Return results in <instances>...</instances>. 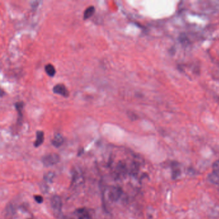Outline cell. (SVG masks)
<instances>
[{"mask_svg": "<svg viewBox=\"0 0 219 219\" xmlns=\"http://www.w3.org/2000/svg\"><path fill=\"white\" fill-rule=\"evenodd\" d=\"M51 205L54 213L58 217L62 211V200L59 195H54L51 199Z\"/></svg>", "mask_w": 219, "mask_h": 219, "instance_id": "obj_2", "label": "cell"}, {"mask_svg": "<svg viewBox=\"0 0 219 219\" xmlns=\"http://www.w3.org/2000/svg\"><path fill=\"white\" fill-rule=\"evenodd\" d=\"M34 200L38 203V204H41V203H43V201H44V199H43V197L41 196V195H36L34 196Z\"/></svg>", "mask_w": 219, "mask_h": 219, "instance_id": "obj_13", "label": "cell"}, {"mask_svg": "<svg viewBox=\"0 0 219 219\" xmlns=\"http://www.w3.org/2000/svg\"><path fill=\"white\" fill-rule=\"evenodd\" d=\"M42 163L46 167L53 166L60 161V156L56 153L48 154L44 155L42 158Z\"/></svg>", "mask_w": 219, "mask_h": 219, "instance_id": "obj_1", "label": "cell"}, {"mask_svg": "<svg viewBox=\"0 0 219 219\" xmlns=\"http://www.w3.org/2000/svg\"><path fill=\"white\" fill-rule=\"evenodd\" d=\"M53 92L57 95L68 98L69 95V92L68 88L62 84H57L53 88Z\"/></svg>", "mask_w": 219, "mask_h": 219, "instance_id": "obj_3", "label": "cell"}, {"mask_svg": "<svg viewBox=\"0 0 219 219\" xmlns=\"http://www.w3.org/2000/svg\"><path fill=\"white\" fill-rule=\"evenodd\" d=\"M123 191L119 187H113L111 189L109 193V199L114 202L117 201L121 196Z\"/></svg>", "mask_w": 219, "mask_h": 219, "instance_id": "obj_4", "label": "cell"}, {"mask_svg": "<svg viewBox=\"0 0 219 219\" xmlns=\"http://www.w3.org/2000/svg\"><path fill=\"white\" fill-rule=\"evenodd\" d=\"M64 219H69V218H64Z\"/></svg>", "mask_w": 219, "mask_h": 219, "instance_id": "obj_16", "label": "cell"}, {"mask_svg": "<svg viewBox=\"0 0 219 219\" xmlns=\"http://www.w3.org/2000/svg\"><path fill=\"white\" fill-rule=\"evenodd\" d=\"M95 12V8L94 6H89L88 7L84 12V15H83V19L84 20H86L91 17L94 14Z\"/></svg>", "mask_w": 219, "mask_h": 219, "instance_id": "obj_9", "label": "cell"}, {"mask_svg": "<svg viewBox=\"0 0 219 219\" xmlns=\"http://www.w3.org/2000/svg\"><path fill=\"white\" fill-rule=\"evenodd\" d=\"M46 74L50 77H54L56 74V69L51 64H48L45 67Z\"/></svg>", "mask_w": 219, "mask_h": 219, "instance_id": "obj_11", "label": "cell"}, {"mask_svg": "<svg viewBox=\"0 0 219 219\" xmlns=\"http://www.w3.org/2000/svg\"><path fill=\"white\" fill-rule=\"evenodd\" d=\"M64 143V138L60 134H56L54 136V139L51 140V144L53 145L55 147H59L63 144Z\"/></svg>", "mask_w": 219, "mask_h": 219, "instance_id": "obj_8", "label": "cell"}, {"mask_svg": "<svg viewBox=\"0 0 219 219\" xmlns=\"http://www.w3.org/2000/svg\"><path fill=\"white\" fill-rule=\"evenodd\" d=\"M75 215L79 219H90L91 215L86 208H79L75 212Z\"/></svg>", "mask_w": 219, "mask_h": 219, "instance_id": "obj_5", "label": "cell"}, {"mask_svg": "<svg viewBox=\"0 0 219 219\" xmlns=\"http://www.w3.org/2000/svg\"><path fill=\"white\" fill-rule=\"evenodd\" d=\"M45 140V134L42 131H37L36 132V140L34 143V147L37 148L42 145Z\"/></svg>", "mask_w": 219, "mask_h": 219, "instance_id": "obj_6", "label": "cell"}, {"mask_svg": "<svg viewBox=\"0 0 219 219\" xmlns=\"http://www.w3.org/2000/svg\"><path fill=\"white\" fill-rule=\"evenodd\" d=\"M25 106L23 102H18L15 103V108L18 112V119L17 121H21L23 120V110Z\"/></svg>", "mask_w": 219, "mask_h": 219, "instance_id": "obj_7", "label": "cell"}, {"mask_svg": "<svg viewBox=\"0 0 219 219\" xmlns=\"http://www.w3.org/2000/svg\"><path fill=\"white\" fill-rule=\"evenodd\" d=\"M54 177H55L54 173L51 172H48L47 174H46L45 175L44 179H45V180L46 182H48V183H51L52 181H53L54 178Z\"/></svg>", "mask_w": 219, "mask_h": 219, "instance_id": "obj_12", "label": "cell"}, {"mask_svg": "<svg viewBox=\"0 0 219 219\" xmlns=\"http://www.w3.org/2000/svg\"><path fill=\"white\" fill-rule=\"evenodd\" d=\"M213 172H219V160L216 161L213 164Z\"/></svg>", "mask_w": 219, "mask_h": 219, "instance_id": "obj_14", "label": "cell"}, {"mask_svg": "<svg viewBox=\"0 0 219 219\" xmlns=\"http://www.w3.org/2000/svg\"><path fill=\"white\" fill-rule=\"evenodd\" d=\"M207 179L210 182L215 184H219V172H213L208 175Z\"/></svg>", "mask_w": 219, "mask_h": 219, "instance_id": "obj_10", "label": "cell"}, {"mask_svg": "<svg viewBox=\"0 0 219 219\" xmlns=\"http://www.w3.org/2000/svg\"><path fill=\"white\" fill-rule=\"evenodd\" d=\"M3 94H4V91L2 90V95H1V97H3Z\"/></svg>", "mask_w": 219, "mask_h": 219, "instance_id": "obj_15", "label": "cell"}]
</instances>
